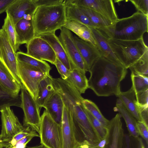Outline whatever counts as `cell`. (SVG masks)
I'll list each match as a JSON object with an SVG mask.
<instances>
[{
  "label": "cell",
  "mask_w": 148,
  "mask_h": 148,
  "mask_svg": "<svg viewBox=\"0 0 148 148\" xmlns=\"http://www.w3.org/2000/svg\"><path fill=\"white\" fill-rule=\"evenodd\" d=\"M64 4L90 9L100 15L111 25L119 19L112 0H65Z\"/></svg>",
  "instance_id": "10"
},
{
  "label": "cell",
  "mask_w": 148,
  "mask_h": 148,
  "mask_svg": "<svg viewBox=\"0 0 148 148\" xmlns=\"http://www.w3.org/2000/svg\"><path fill=\"white\" fill-rule=\"evenodd\" d=\"M0 61L18 83L21 85L18 74L16 53L14 51L6 33L2 29H0Z\"/></svg>",
  "instance_id": "12"
},
{
  "label": "cell",
  "mask_w": 148,
  "mask_h": 148,
  "mask_svg": "<svg viewBox=\"0 0 148 148\" xmlns=\"http://www.w3.org/2000/svg\"><path fill=\"white\" fill-rule=\"evenodd\" d=\"M0 83L12 93L18 95L21 85L16 82L11 73L0 61Z\"/></svg>",
  "instance_id": "27"
},
{
  "label": "cell",
  "mask_w": 148,
  "mask_h": 148,
  "mask_svg": "<svg viewBox=\"0 0 148 148\" xmlns=\"http://www.w3.org/2000/svg\"><path fill=\"white\" fill-rule=\"evenodd\" d=\"M107 129V141L103 148H123L124 131L119 113L110 120Z\"/></svg>",
  "instance_id": "15"
},
{
  "label": "cell",
  "mask_w": 148,
  "mask_h": 148,
  "mask_svg": "<svg viewBox=\"0 0 148 148\" xmlns=\"http://www.w3.org/2000/svg\"><path fill=\"white\" fill-rule=\"evenodd\" d=\"M97 29L108 38L138 40L148 32V16L137 11L130 16L118 19L114 24Z\"/></svg>",
  "instance_id": "2"
},
{
  "label": "cell",
  "mask_w": 148,
  "mask_h": 148,
  "mask_svg": "<svg viewBox=\"0 0 148 148\" xmlns=\"http://www.w3.org/2000/svg\"><path fill=\"white\" fill-rule=\"evenodd\" d=\"M135 95L138 106L148 107V89L135 93Z\"/></svg>",
  "instance_id": "38"
},
{
  "label": "cell",
  "mask_w": 148,
  "mask_h": 148,
  "mask_svg": "<svg viewBox=\"0 0 148 148\" xmlns=\"http://www.w3.org/2000/svg\"><path fill=\"white\" fill-rule=\"evenodd\" d=\"M15 0H0V14L5 12L8 7Z\"/></svg>",
  "instance_id": "46"
},
{
  "label": "cell",
  "mask_w": 148,
  "mask_h": 148,
  "mask_svg": "<svg viewBox=\"0 0 148 148\" xmlns=\"http://www.w3.org/2000/svg\"><path fill=\"white\" fill-rule=\"evenodd\" d=\"M59 73L60 75L61 78L66 80L68 78L71 71L68 69L57 58L54 64Z\"/></svg>",
  "instance_id": "41"
},
{
  "label": "cell",
  "mask_w": 148,
  "mask_h": 148,
  "mask_svg": "<svg viewBox=\"0 0 148 148\" xmlns=\"http://www.w3.org/2000/svg\"><path fill=\"white\" fill-rule=\"evenodd\" d=\"M108 39L115 56L127 69L148 50L143 38L136 40Z\"/></svg>",
  "instance_id": "4"
},
{
  "label": "cell",
  "mask_w": 148,
  "mask_h": 148,
  "mask_svg": "<svg viewBox=\"0 0 148 148\" xmlns=\"http://www.w3.org/2000/svg\"><path fill=\"white\" fill-rule=\"evenodd\" d=\"M37 8L33 0H15L5 12L8 14L15 25L26 15L33 14Z\"/></svg>",
  "instance_id": "17"
},
{
  "label": "cell",
  "mask_w": 148,
  "mask_h": 148,
  "mask_svg": "<svg viewBox=\"0 0 148 148\" xmlns=\"http://www.w3.org/2000/svg\"><path fill=\"white\" fill-rule=\"evenodd\" d=\"M21 108L24 113L23 125L29 127L39 134L41 116L35 100L22 84L21 86Z\"/></svg>",
  "instance_id": "7"
},
{
  "label": "cell",
  "mask_w": 148,
  "mask_h": 148,
  "mask_svg": "<svg viewBox=\"0 0 148 148\" xmlns=\"http://www.w3.org/2000/svg\"><path fill=\"white\" fill-rule=\"evenodd\" d=\"M138 107L139 115L141 121L148 126V107Z\"/></svg>",
  "instance_id": "44"
},
{
  "label": "cell",
  "mask_w": 148,
  "mask_h": 148,
  "mask_svg": "<svg viewBox=\"0 0 148 148\" xmlns=\"http://www.w3.org/2000/svg\"><path fill=\"white\" fill-rule=\"evenodd\" d=\"M82 103L84 107L99 120L105 127L107 128L110 120H108L103 115L96 105L91 101L84 99L82 101Z\"/></svg>",
  "instance_id": "33"
},
{
  "label": "cell",
  "mask_w": 148,
  "mask_h": 148,
  "mask_svg": "<svg viewBox=\"0 0 148 148\" xmlns=\"http://www.w3.org/2000/svg\"><path fill=\"white\" fill-rule=\"evenodd\" d=\"M107 141V133L106 136L101 140L95 143H89V148H103Z\"/></svg>",
  "instance_id": "47"
},
{
  "label": "cell",
  "mask_w": 148,
  "mask_h": 148,
  "mask_svg": "<svg viewBox=\"0 0 148 148\" xmlns=\"http://www.w3.org/2000/svg\"><path fill=\"white\" fill-rule=\"evenodd\" d=\"M91 30L96 43L97 47L101 56L112 61L122 64L115 56L109 45L108 38L98 29H91Z\"/></svg>",
  "instance_id": "21"
},
{
  "label": "cell",
  "mask_w": 148,
  "mask_h": 148,
  "mask_svg": "<svg viewBox=\"0 0 148 148\" xmlns=\"http://www.w3.org/2000/svg\"><path fill=\"white\" fill-rule=\"evenodd\" d=\"M16 56L18 62L25 63L39 69L47 75H50L51 68L45 61L36 59L21 51L16 52Z\"/></svg>",
  "instance_id": "29"
},
{
  "label": "cell",
  "mask_w": 148,
  "mask_h": 148,
  "mask_svg": "<svg viewBox=\"0 0 148 148\" xmlns=\"http://www.w3.org/2000/svg\"><path fill=\"white\" fill-rule=\"evenodd\" d=\"M33 14L26 15L15 25L16 36V43L20 45L27 44L35 37L33 21Z\"/></svg>",
  "instance_id": "16"
},
{
  "label": "cell",
  "mask_w": 148,
  "mask_h": 148,
  "mask_svg": "<svg viewBox=\"0 0 148 148\" xmlns=\"http://www.w3.org/2000/svg\"><path fill=\"white\" fill-rule=\"evenodd\" d=\"M1 113L2 128L0 134V141L12 138L24 128L10 107L0 111Z\"/></svg>",
  "instance_id": "14"
},
{
  "label": "cell",
  "mask_w": 148,
  "mask_h": 148,
  "mask_svg": "<svg viewBox=\"0 0 148 148\" xmlns=\"http://www.w3.org/2000/svg\"><path fill=\"white\" fill-rule=\"evenodd\" d=\"M58 37L69 58L72 68L77 69L86 73L88 71L84 62L75 43L71 32L63 27L60 29Z\"/></svg>",
  "instance_id": "11"
},
{
  "label": "cell",
  "mask_w": 148,
  "mask_h": 148,
  "mask_svg": "<svg viewBox=\"0 0 148 148\" xmlns=\"http://www.w3.org/2000/svg\"><path fill=\"white\" fill-rule=\"evenodd\" d=\"M66 80L73 86L81 94L84 93L88 88V79L86 73L79 69H73Z\"/></svg>",
  "instance_id": "28"
},
{
  "label": "cell",
  "mask_w": 148,
  "mask_h": 148,
  "mask_svg": "<svg viewBox=\"0 0 148 148\" xmlns=\"http://www.w3.org/2000/svg\"><path fill=\"white\" fill-rule=\"evenodd\" d=\"M133 71L146 76L148 75V50L129 68Z\"/></svg>",
  "instance_id": "36"
},
{
  "label": "cell",
  "mask_w": 148,
  "mask_h": 148,
  "mask_svg": "<svg viewBox=\"0 0 148 148\" xmlns=\"http://www.w3.org/2000/svg\"><path fill=\"white\" fill-rule=\"evenodd\" d=\"M26 46V53L29 56L54 64L57 58L56 54L49 44L43 38L35 37Z\"/></svg>",
  "instance_id": "13"
},
{
  "label": "cell",
  "mask_w": 148,
  "mask_h": 148,
  "mask_svg": "<svg viewBox=\"0 0 148 148\" xmlns=\"http://www.w3.org/2000/svg\"><path fill=\"white\" fill-rule=\"evenodd\" d=\"M18 74L21 84L36 100L40 82L47 75L39 69L18 62Z\"/></svg>",
  "instance_id": "9"
},
{
  "label": "cell",
  "mask_w": 148,
  "mask_h": 148,
  "mask_svg": "<svg viewBox=\"0 0 148 148\" xmlns=\"http://www.w3.org/2000/svg\"><path fill=\"white\" fill-rule=\"evenodd\" d=\"M124 137L125 141V148H131L130 140L129 136L128 135L125 134ZM138 148H146L142 140L140 138H138Z\"/></svg>",
  "instance_id": "45"
},
{
  "label": "cell",
  "mask_w": 148,
  "mask_h": 148,
  "mask_svg": "<svg viewBox=\"0 0 148 148\" xmlns=\"http://www.w3.org/2000/svg\"><path fill=\"white\" fill-rule=\"evenodd\" d=\"M73 39L78 51L89 71L94 62L101 56L97 48L89 42L73 36Z\"/></svg>",
  "instance_id": "18"
},
{
  "label": "cell",
  "mask_w": 148,
  "mask_h": 148,
  "mask_svg": "<svg viewBox=\"0 0 148 148\" xmlns=\"http://www.w3.org/2000/svg\"><path fill=\"white\" fill-rule=\"evenodd\" d=\"M63 27L75 33L80 39L89 42L97 47L91 29L87 26L77 21L66 20Z\"/></svg>",
  "instance_id": "22"
},
{
  "label": "cell",
  "mask_w": 148,
  "mask_h": 148,
  "mask_svg": "<svg viewBox=\"0 0 148 148\" xmlns=\"http://www.w3.org/2000/svg\"><path fill=\"white\" fill-rule=\"evenodd\" d=\"M115 112H118L123 118L126 124L130 136L138 138L139 134L136 127V120L128 111L121 100L118 98L115 106L114 108Z\"/></svg>",
  "instance_id": "23"
},
{
  "label": "cell",
  "mask_w": 148,
  "mask_h": 148,
  "mask_svg": "<svg viewBox=\"0 0 148 148\" xmlns=\"http://www.w3.org/2000/svg\"><path fill=\"white\" fill-rule=\"evenodd\" d=\"M11 106L21 108L20 95L10 92L0 83V112L5 108Z\"/></svg>",
  "instance_id": "30"
},
{
  "label": "cell",
  "mask_w": 148,
  "mask_h": 148,
  "mask_svg": "<svg viewBox=\"0 0 148 148\" xmlns=\"http://www.w3.org/2000/svg\"><path fill=\"white\" fill-rule=\"evenodd\" d=\"M33 21L35 37L60 29L66 21L64 2L37 7L34 13Z\"/></svg>",
  "instance_id": "3"
},
{
  "label": "cell",
  "mask_w": 148,
  "mask_h": 148,
  "mask_svg": "<svg viewBox=\"0 0 148 148\" xmlns=\"http://www.w3.org/2000/svg\"><path fill=\"white\" fill-rule=\"evenodd\" d=\"M39 36L46 40L51 45L55 52L56 58L71 71L72 68L66 53L55 32L42 34Z\"/></svg>",
  "instance_id": "19"
},
{
  "label": "cell",
  "mask_w": 148,
  "mask_h": 148,
  "mask_svg": "<svg viewBox=\"0 0 148 148\" xmlns=\"http://www.w3.org/2000/svg\"><path fill=\"white\" fill-rule=\"evenodd\" d=\"M84 108L97 138L99 141L101 140L106 135L107 133V128L105 127L99 120Z\"/></svg>",
  "instance_id": "37"
},
{
  "label": "cell",
  "mask_w": 148,
  "mask_h": 148,
  "mask_svg": "<svg viewBox=\"0 0 148 148\" xmlns=\"http://www.w3.org/2000/svg\"><path fill=\"white\" fill-rule=\"evenodd\" d=\"M39 135L40 143L47 148H62L60 125L45 110L41 116Z\"/></svg>",
  "instance_id": "5"
},
{
  "label": "cell",
  "mask_w": 148,
  "mask_h": 148,
  "mask_svg": "<svg viewBox=\"0 0 148 148\" xmlns=\"http://www.w3.org/2000/svg\"><path fill=\"white\" fill-rule=\"evenodd\" d=\"M28 136L39 137V135L36 131L29 127H25L24 129L15 135L11 139L5 141H0L3 147L10 148L14 145L18 141L23 138Z\"/></svg>",
  "instance_id": "35"
},
{
  "label": "cell",
  "mask_w": 148,
  "mask_h": 148,
  "mask_svg": "<svg viewBox=\"0 0 148 148\" xmlns=\"http://www.w3.org/2000/svg\"><path fill=\"white\" fill-rule=\"evenodd\" d=\"M127 69L121 64L101 56L89 71L88 88L98 96L117 97L121 92V82L125 78Z\"/></svg>",
  "instance_id": "1"
},
{
  "label": "cell",
  "mask_w": 148,
  "mask_h": 148,
  "mask_svg": "<svg viewBox=\"0 0 148 148\" xmlns=\"http://www.w3.org/2000/svg\"><path fill=\"white\" fill-rule=\"evenodd\" d=\"M52 78L50 75H47L39 84L35 100L39 108L43 107L47 101L55 91L52 84Z\"/></svg>",
  "instance_id": "25"
},
{
  "label": "cell",
  "mask_w": 148,
  "mask_h": 148,
  "mask_svg": "<svg viewBox=\"0 0 148 148\" xmlns=\"http://www.w3.org/2000/svg\"><path fill=\"white\" fill-rule=\"evenodd\" d=\"M132 86L135 93L148 89V77L136 72L131 71Z\"/></svg>",
  "instance_id": "34"
},
{
  "label": "cell",
  "mask_w": 148,
  "mask_h": 148,
  "mask_svg": "<svg viewBox=\"0 0 148 148\" xmlns=\"http://www.w3.org/2000/svg\"><path fill=\"white\" fill-rule=\"evenodd\" d=\"M136 127L139 135L145 140L148 147V126L142 121H137Z\"/></svg>",
  "instance_id": "40"
},
{
  "label": "cell",
  "mask_w": 148,
  "mask_h": 148,
  "mask_svg": "<svg viewBox=\"0 0 148 148\" xmlns=\"http://www.w3.org/2000/svg\"><path fill=\"white\" fill-rule=\"evenodd\" d=\"M28 148H47L45 147V146L41 144V145L35 146L33 147H30Z\"/></svg>",
  "instance_id": "49"
},
{
  "label": "cell",
  "mask_w": 148,
  "mask_h": 148,
  "mask_svg": "<svg viewBox=\"0 0 148 148\" xmlns=\"http://www.w3.org/2000/svg\"><path fill=\"white\" fill-rule=\"evenodd\" d=\"M82 101L80 99H75L68 107L71 111L77 128L84 139L90 144L96 143L99 141L85 111Z\"/></svg>",
  "instance_id": "8"
},
{
  "label": "cell",
  "mask_w": 148,
  "mask_h": 148,
  "mask_svg": "<svg viewBox=\"0 0 148 148\" xmlns=\"http://www.w3.org/2000/svg\"><path fill=\"white\" fill-rule=\"evenodd\" d=\"M64 105L60 94L55 90L47 101L43 108L52 118L60 125Z\"/></svg>",
  "instance_id": "20"
},
{
  "label": "cell",
  "mask_w": 148,
  "mask_h": 148,
  "mask_svg": "<svg viewBox=\"0 0 148 148\" xmlns=\"http://www.w3.org/2000/svg\"><path fill=\"white\" fill-rule=\"evenodd\" d=\"M3 147L1 143V142H0V148H2Z\"/></svg>",
  "instance_id": "50"
},
{
  "label": "cell",
  "mask_w": 148,
  "mask_h": 148,
  "mask_svg": "<svg viewBox=\"0 0 148 148\" xmlns=\"http://www.w3.org/2000/svg\"><path fill=\"white\" fill-rule=\"evenodd\" d=\"M89 142L85 140L81 143L76 148H89Z\"/></svg>",
  "instance_id": "48"
},
{
  "label": "cell",
  "mask_w": 148,
  "mask_h": 148,
  "mask_svg": "<svg viewBox=\"0 0 148 148\" xmlns=\"http://www.w3.org/2000/svg\"><path fill=\"white\" fill-rule=\"evenodd\" d=\"M60 126L62 148H76L85 140L77 128L71 111L64 105Z\"/></svg>",
  "instance_id": "6"
},
{
  "label": "cell",
  "mask_w": 148,
  "mask_h": 148,
  "mask_svg": "<svg viewBox=\"0 0 148 148\" xmlns=\"http://www.w3.org/2000/svg\"><path fill=\"white\" fill-rule=\"evenodd\" d=\"M6 15L4 20L2 29L5 32L14 50L16 53L19 49L16 43V36L15 25L8 14Z\"/></svg>",
  "instance_id": "31"
},
{
  "label": "cell",
  "mask_w": 148,
  "mask_h": 148,
  "mask_svg": "<svg viewBox=\"0 0 148 148\" xmlns=\"http://www.w3.org/2000/svg\"><path fill=\"white\" fill-rule=\"evenodd\" d=\"M77 6L87 16L96 27V29L107 27L111 25L107 21L93 10L84 7Z\"/></svg>",
  "instance_id": "32"
},
{
  "label": "cell",
  "mask_w": 148,
  "mask_h": 148,
  "mask_svg": "<svg viewBox=\"0 0 148 148\" xmlns=\"http://www.w3.org/2000/svg\"><path fill=\"white\" fill-rule=\"evenodd\" d=\"M63 0H33L34 4L37 7L53 5L64 3Z\"/></svg>",
  "instance_id": "42"
},
{
  "label": "cell",
  "mask_w": 148,
  "mask_h": 148,
  "mask_svg": "<svg viewBox=\"0 0 148 148\" xmlns=\"http://www.w3.org/2000/svg\"><path fill=\"white\" fill-rule=\"evenodd\" d=\"M117 97L136 121H141L139 115L138 107L136 104L135 92L132 87V86L126 91H121Z\"/></svg>",
  "instance_id": "24"
},
{
  "label": "cell",
  "mask_w": 148,
  "mask_h": 148,
  "mask_svg": "<svg viewBox=\"0 0 148 148\" xmlns=\"http://www.w3.org/2000/svg\"><path fill=\"white\" fill-rule=\"evenodd\" d=\"M34 137L32 136L24 137L18 141L14 145L10 148H25L27 144Z\"/></svg>",
  "instance_id": "43"
},
{
  "label": "cell",
  "mask_w": 148,
  "mask_h": 148,
  "mask_svg": "<svg viewBox=\"0 0 148 148\" xmlns=\"http://www.w3.org/2000/svg\"><path fill=\"white\" fill-rule=\"evenodd\" d=\"M137 10L145 15L148 16V0H130Z\"/></svg>",
  "instance_id": "39"
},
{
  "label": "cell",
  "mask_w": 148,
  "mask_h": 148,
  "mask_svg": "<svg viewBox=\"0 0 148 148\" xmlns=\"http://www.w3.org/2000/svg\"><path fill=\"white\" fill-rule=\"evenodd\" d=\"M65 5L66 21H77L85 25L91 29H97L87 16L77 5L71 4Z\"/></svg>",
  "instance_id": "26"
}]
</instances>
